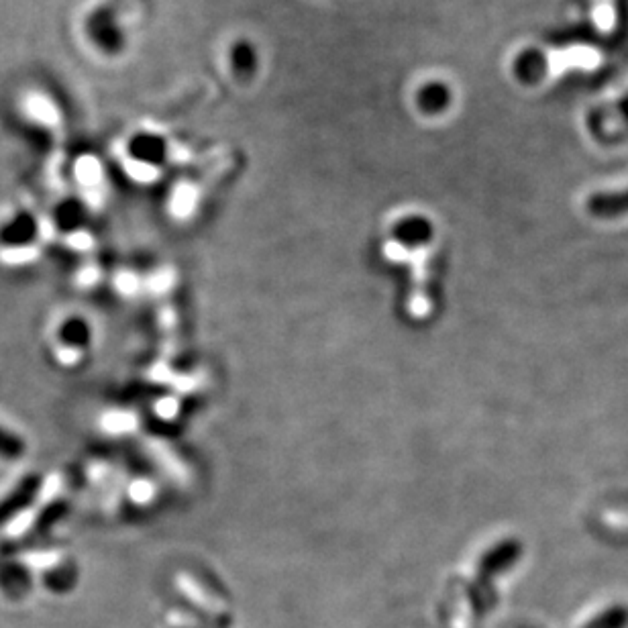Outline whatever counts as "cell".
<instances>
[{"instance_id":"cell-3","label":"cell","mask_w":628,"mask_h":628,"mask_svg":"<svg viewBox=\"0 0 628 628\" xmlns=\"http://www.w3.org/2000/svg\"><path fill=\"white\" fill-rule=\"evenodd\" d=\"M127 153L143 166H162L168 160V141L157 133L141 131L129 139Z\"/></svg>"},{"instance_id":"cell-8","label":"cell","mask_w":628,"mask_h":628,"mask_svg":"<svg viewBox=\"0 0 628 628\" xmlns=\"http://www.w3.org/2000/svg\"><path fill=\"white\" fill-rule=\"evenodd\" d=\"M586 211L602 221H612L628 215V190L624 192H596L588 196Z\"/></svg>"},{"instance_id":"cell-4","label":"cell","mask_w":628,"mask_h":628,"mask_svg":"<svg viewBox=\"0 0 628 628\" xmlns=\"http://www.w3.org/2000/svg\"><path fill=\"white\" fill-rule=\"evenodd\" d=\"M37 235H39L37 219L31 213L21 211L0 227V245L7 249L27 247L37 239Z\"/></svg>"},{"instance_id":"cell-5","label":"cell","mask_w":628,"mask_h":628,"mask_svg":"<svg viewBox=\"0 0 628 628\" xmlns=\"http://www.w3.org/2000/svg\"><path fill=\"white\" fill-rule=\"evenodd\" d=\"M512 70H514V76L520 84L537 86L547 76L549 62H547V56L543 54L541 49L529 47V49L520 51L518 58L512 64Z\"/></svg>"},{"instance_id":"cell-2","label":"cell","mask_w":628,"mask_h":628,"mask_svg":"<svg viewBox=\"0 0 628 628\" xmlns=\"http://www.w3.org/2000/svg\"><path fill=\"white\" fill-rule=\"evenodd\" d=\"M43 488V478L39 474L25 476L3 500H0V531L21 514L27 508L35 504Z\"/></svg>"},{"instance_id":"cell-1","label":"cell","mask_w":628,"mask_h":628,"mask_svg":"<svg viewBox=\"0 0 628 628\" xmlns=\"http://www.w3.org/2000/svg\"><path fill=\"white\" fill-rule=\"evenodd\" d=\"M84 31L90 43L107 56H119L127 47L125 29L119 23L117 9L111 5L96 7L84 23Z\"/></svg>"},{"instance_id":"cell-11","label":"cell","mask_w":628,"mask_h":628,"mask_svg":"<svg viewBox=\"0 0 628 628\" xmlns=\"http://www.w3.org/2000/svg\"><path fill=\"white\" fill-rule=\"evenodd\" d=\"M25 451H27V445L19 435L0 427V459L17 461L25 455Z\"/></svg>"},{"instance_id":"cell-7","label":"cell","mask_w":628,"mask_h":628,"mask_svg":"<svg viewBox=\"0 0 628 628\" xmlns=\"http://www.w3.org/2000/svg\"><path fill=\"white\" fill-rule=\"evenodd\" d=\"M229 64H231L233 76L239 82H243V84L251 82L259 70L257 47L249 39H237L229 47Z\"/></svg>"},{"instance_id":"cell-9","label":"cell","mask_w":628,"mask_h":628,"mask_svg":"<svg viewBox=\"0 0 628 628\" xmlns=\"http://www.w3.org/2000/svg\"><path fill=\"white\" fill-rule=\"evenodd\" d=\"M51 215H54V223L60 231L72 233L84 225L86 206L78 198H64Z\"/></svg>"},{"instance_id":"cell-12","label":"cell","mask_w":628,"mask_h":628,"mask_svg":"<svg viewBox=\"0 0 628 628\" xmlns=\"http://www.w3.org/2000/svg\"><path fill=\"white\" fill-rule=\"evenodd\" d=\"M628 624V610L622 606H614L594 618L586 628H626Z\"/></svg>"},{"instance_id":"cell-6","label":"cell","mask_w":628,"mask_h":628,"mask_svg":"<svg viewBox=\"0 0 628 628\" xmlns=\"http://www.w3.org/2000/svg\"><path fill=\"white\" fill-rule=\"evenodd\" d=\"M453 102V92L449 88V84L441 82V80H431L425 82L416 92V107L423 115L429 117H437L443 115Z\"/></svg>"},{"instance_id":"cell-10","label":"cell","mask_w":628,"mask_h":628,"mask_svg":"<svg viewBox=\"0 0 628 628\" xmlns=\"http://www.w3.org/2000/svg\"><path fill=\"white\" fill-rule=\"evenodd\" d=\"M60 341L68 347H86L90 343V327L82 319H68L60 327Z\"/></svg>"}]
</instances>
